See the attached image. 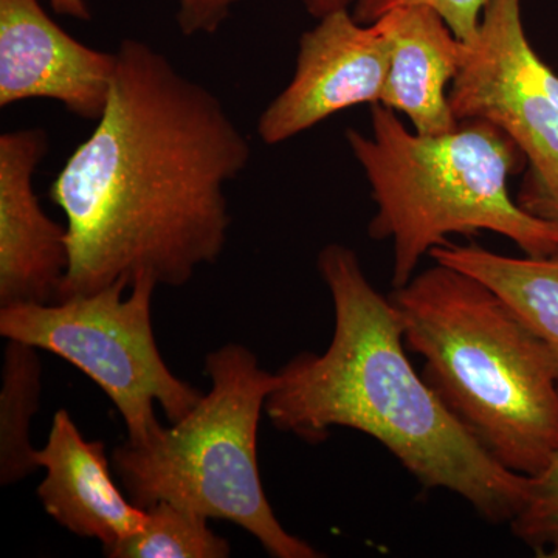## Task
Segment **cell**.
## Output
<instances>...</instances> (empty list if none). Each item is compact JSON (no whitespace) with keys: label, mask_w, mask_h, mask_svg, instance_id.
<instances>
[{"label":"cell","mask_w":558,"mask_h":558,"mask_svg":"<svg viewBox=\"0 0 558 558\" xmlns=\"http://www.w3.org/2000/svg\"><path fill=\"white\" fill-rule=\"evenodd\" d=\"M392 290L410 351L444 405L499 464L537 475L558 450V380L537 333L490 286L433 260Z\"/></svg>","instance_id":"cell-3"},{"label":"cell","mask_w":558,"mask_h":558,"mask_svg":"<svg viewBox=\"0 0 558 558\" xmlns=\"http://www.w3.org/2000/svg\"><path fill=\"white\" fill-rule=\"evenodd\" d=\"M487 0H354L351 13L360 24H371L399 7L425 5L438 11L462 43L475 39Z\"/></svg>","instance_id":"cell-17"},{"label":"cell","mask_w":558,"mask_h":558,"mask_svg":"<svg viewBox=\"0 0 558 558\" xmlns=\"http://www.w3.org/2000/svg\"><path fill=\"white\" fill-rule=\"evenodd\" d=\"M116 65V51L70 36L40 0H0V108L47 98L80 119L98 120Z\"/></svg>","instance_id":"cell-9"},{"label":"cell","mask_w":558,"mask_h":558,"mask_svg":"<svg viewBox=\"0 0 558 558\" xmlns=\"http://www.w3.org/2000/svg\"><path fill=\"white\" fill-rule=\"evenodd\" d=\"M304 9L315 20L328 16L333 11L349 9L354 3V0H303Z\"/></svg>","instance_id":"cell-20"},{"label":"cell","mask_w":558,"mask_h":558,"mask_svg":"<svg viewBox=\"0 0 558 558\" xmlns=\"http://www.w3.org/2000/svg\"><path fill=\"white\" fill-rule=\"evenodd\" d=\"M47 150L44 128L0 135V307L54 303L68 274V227L46 215L33 185Z\"/></svg>","instance_id":"cell-10"},{"label":"cell","mask_w":558,"mask_h":558,"mask_svg":"<svg viewBox=\"0 0 558 558\" xmlns=\"http://www.w3.org/2000/svg\"><path fill=\"white\" fill-rule=\"evenodd\" d=\"M146 510L143 526L106 550L109 558H227L231 546L208 526L207 517L159 501Z\"/></svg>","instance_id":"cell-15"},{"label":"cell","mask_w":558,"mask_h":558,"mask_svg":"<svg viewBox=\"0 0 558 558\" xmlns=\"http://www.w3.org/2000/svg\"><path fill=\"white\" fill-rule=\"evenodd\" d=\"M449 100L458 121H490L515 143L526 160L517 204L558 230V75L527 39L521 0H487Z\"/></svg>","instance_id":"cell-7"},{"label":"cell","mask_w":558,"mask_h":558,"mask_svg":"<svg viewBox=\"0 0 558 558\" xmlns=\"http://www.w3.org/2000/svg\"><path fill=\"white\" fill-rule=\"evenodd\" d=\"M388 16L391 64L380 105L405 113L417 134H449L459 126L449 84L461 68L464 43L429 7H399L388 11Z\"/></svg>","instance_id":"cell-12"},{"label":"cell","mask_w":558,"mask_h":558,"mask_svg":"<svg viewBox=\"0 0 558 558\" xmlns=\"http://www.w3.org/2000/svg\"><path fill=\"white\" fill-rule=\"evenodd\" d=\"M347 142L377 207L369 236L392 244V289L407 284L421 260L454 234L490 231L534 258L558 253L556 227L510 196V175L526 160L490 121L461 120L449 134L422 135L376 102L371 134L351 128Z\"/></svg>","instance_id":"cell-4"},{"label":"cell","mask_w":558,"mask_h":558,"mask_svg":"<svg viewBox=\"0 0 558 558\" xmlns=\"http://www.w3.org/2000/svg\"><path fill=\"white\" fill-rule=\"evenodd\" d=\"M391 51L388 13L371 24H360L349 9L318 20L301 35L292 80L260 113V140L279 145L340 110L379 102Z\"/></svg>","instance_id":"cell-8"},{"label":"cell","mask_w":558,"mask_h":558,"mask_svg":"<svg viewBox=\"0 0 558 558\" xmlns=\"http://www.w3.org/2000/svg\"><path fill=\"white\" fill-rule=\"evenodd\" d=\"M429 258L481 279L508 301L545 343L558 380V253L512 258L476 244L449 242Z\"/></svg>","instance_id":"cell-13"},{"label":"cell","mask_w":558,"mask_h":558,"mask_svg":"<svg viewBox=\"0 0 558 558\" xmlns=\"http://www.w3.org/2000/svg\"><path fill=\"white\" fill-rule=\"evenodd\" d=\"M509 526L535 556L558 558V450L537 475L529 476L526 498Z\"/></svg>","instance_id":"cell-16"},{"label":"cell","mask_w":558,"mask_h":558,"mask_svg":"<svg viewBox=\"0 0 558 558\" xmlns=\"http://www.w3.org/2000/svg\"><path fill=\"white\" fill-rule=\"evenodd\" d=\"M242 0H178L175 21L185 36L215 35Z\"/></svg>","instance_id":"cell-18"},{"label":"cell","mask_w":558,"mask_h":558,"mask_svg":"<svg viewBox=\"0 0 558 558\" xmlns=\"http://www.w3.org/2000/svg\"><path fill=\"white\" fill-rule=\"evenodd\" d=\"M211 389L172 427L145 444L117 447L112 464L132 502L148 509L159 501L194 510L208 520L245 529L275 558L322 554L279 523L260 483V414L277 387V374L258 357L227 343L205 357Z\"/></svg>","instance_id":"cell-5"},{"label":"cell","mask_w":558,"mask_h":558,"mask_svg":"<svg viewBox=\"0 0 558 558\" xmlns=\"http://www.w3.org/2000/svg\"><path fill=\"white\" fill-rule=\"evenodd\" d=\"M39 349L7 340L0 389V483L27 478L38 468L31 442L32 421L39 410L43 366Z\"/></svg>","instance_id":"cell-14"},{"label":"cell","mask_w":558,"mask_h":558,"mask_svg":"<svg viewBox=\"0 0 558 558\" xmlns=\"http://www.w3.org/2000/svg\"><path fill=\"white\" fill-rule=\"evenodd\" d=\"M97 128L50 186L68 219L69 269L57 301L149 275L180 288L229 238L226 186L250 161L229 110L138 39L116 50Z\"/></svg>","instance_id":"cell-1"},{"label":"cell","mask_w":558,"mask_h":558,"mask_svg":"<svg viewBox=\"0 0 558 558\" xmlns=\"http://www.w3.org/2000/svg\"><path fill=\"white\" fill-rule=\"evenodd\" d=\"M51 10L60 16L72 17L76 21H90L92 13L86 0H47Z\"/></svg>","instance_id":"cell-19"},{"label":"cell","mask_w":558,"mask_h":558,"mask_svg":"<svg viewBox=\"0 0 558 558\" xmlns=\"http://www.w3.org/2000/svg\"><path fill=\"white\" fill-rule=\"evenodd\" d=\"M317 266L336 312L332 340L278 371L266 402L271 424L307 442L336 427L365 433L425 488L457 494L488 523H510L529 476L499 464L418 376L398 307L371 284L354 250L326 245Z\"/></svg>","instance_id":"cell-2"},{"label":"cell","mask_w":558,"mask_h":558,"mask_svg":"<svg viewBox=\"0 0 558 558\" xmlns=\"http://www.w3.org/2000/svg\"><path fill=\"white\" fill-rule=\"evenodd\" d=\"M157 281L116 282L90 295L54 303L0 307V336L58 355L86 374L120 411L131 444L148 442L163 425L182 421L201 399V389L179 379L161 357L154 337L153 307Z\"/></svg>","instance_id":"cell-6"},{"label":"cell","mask_w":558,"mask_h":558,"mask_svg":"<svg viewBox=\"0 0 558 558\" xmlns=\"http://www.w3.org/2000/svg\"><path fill=\"white\" fill-rule=\"evenodd\" d=\"M35 461L46 470L38 487L43 508L78 537L98 539L102 553L145 523L146 510L113 481L105 444L84 438L68 411L54 413L49 440L35 451Z\"/></svg>","instance_id":"cell-11"}]
</instances>
